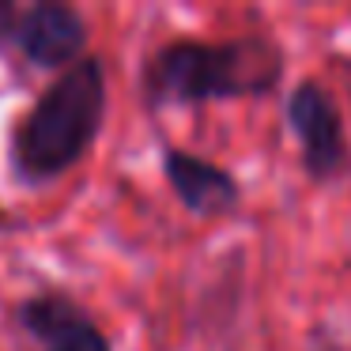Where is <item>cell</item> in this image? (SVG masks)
Listing matches in <instances>:
<instances>
[{
  "instance_id": "1",
  "label": "cell",
  "mask_w": 351,
  "mask_h": 351,
  "mask_svg": "<svg viewBox=\"0 0 351 351\" xmlns=\"http://www.w3.org/2000/svg\"><path fill=\"white\" fill-rule=\"evenodd\" d=\"M283 76V53L268 34L234 42H170L147 61L140 91L152 106L268 95Z\"/></svg>"
},
{
  "instance_id": "2",
  "label": "cell",
  "mask_w": 351,
  "mask_h": 351,
  "mask_svg": "<svg viewBox=\"0 0 351 351\" xmlns=\"http://www.w3.org/2000/svg\"><path fill=\"white\" fill-rule=\"evenodd\" d=\"M106 117V76L95 57L64 69L12 136V162L27 182H49L87 155Z\"/></svg>"
},
{
  "instance_id": "3",
  "label": "cell",
  "mask_w": 351,
  "mask_h": 351,
  "mask_svg": "<svg viewBox=\"0 0 351 351\" xmlns=\"http://www.w3.org/2000/svg\"><path fill=\"white\" fill-rule=\"evenodd\" d=\"M287 125L302 144V162L313 182H332L351 162L343 140V117L328 87L302 80L287 99Z\"/></svg>"
},
{
  "instance_id": "4",
  "label": "cell",
  "mask_w": 351,
  "mask_h": 351,
  "mask_svg": "<svg viewBox=\"0 0 351 351\" xmlns=\"http://www.w3.org/2000/svg\"><path fill=\"white\" fill-rule=\"evenodd\" d=\"M16 46L38 69H64V64L72 69L87 46V23L69 4L42 0V4H31V8L19 12Z\"/></svg>"
},
{
  "instance_id": "5",
  "label": "cell",
  "mask_w": 351,
  "mask_h": 351,
  "mask_svg": "<svg viewBox=\"0 0 351 351\" xmlns=\"http://www.w3.org/2000/svg\"><path fill=\"white\" fill-rule=\"evenodd\" d=\"M19 325L46 351H110L106 336L64 295H34L19 306Z\"/></svg>"
},
{
  "instance_id": "6",
  "label": "cell",
  "mask_w": 351,
  "mask_h": 351,
  "mask_svg": "<svg viewBox=\"0 0 351 351\" xmlns=\"http://www.w3.org/2000/svg\"><path fill=\"white\" fill-rule=\"evenodd\" d=\"M162 170H167L170 189L178 193L189 212L197 215H227L238 208V182L219 170L215 162L197 159V155L182 152V147H167L162 152Z\"/></svg>"
},
{
  "instance_id": "7",
  "label": "cell",
  "mask_w": 351,
  "mask_h": 351,
  "mask_svg": "<svg viewBox=\"0 0 351 351\" xmlns=\"http://www.w3.org/2000/svg\"><path fill=\"white\" fill-rule=\"evenodd\" d=\"M19 12H23V8H16V4H8V0H0V46H8V42H16Z\"/></svg>"
}]
</instances>
